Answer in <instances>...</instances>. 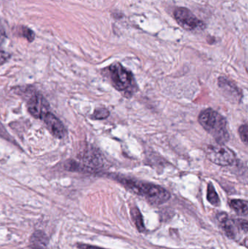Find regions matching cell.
<instances>
[{
	"mask_svg": "<svg viewBox=\"0 0 248 249\" xmlns=\"http://www.w3.org/2000/svg\"><path fill=\"white\" fill-rule=\"evenodd\" d=\"M131 216L138 231L140 232H144L145 231V225H144V219L139 209L133 208L131 210Z\"/></svg>",
	"mask_w": 248,
	"mask_h": 249,
	"instance_id": "11",
	"label": "cell"
},
{
	"mask_svg": "<svg viewBox=\"0 0 248 249\" xmlns=\"http://www.w3.org/2000/svg\"><path fill=\"white\" fill-rule=\"evenodd\" d=\"M239 134H240L243 143L247 145L248 136V126L247 124H244L240 126V128H239Z\"/></svg>",
	"mask_w": 248,
	"mask_h": 249,
	"instance_id": "15",
	"label": "cell"
},
{
	"mask_svg": "<svg viewBox=\"0 0 248 249\" xmlns=\"http://www.w3.org/2000/svg\"><path fill=\"white\" fill-rule=\"evenodd\" d=\"M28 110L29 113L37 119H42L48 113L49 105L43 96L39 94H34L31 96L27 103Z\"/></svg>",
	"mask_w": 248,
	"mask_h": 249,
	"instance_id": "6",
	"label": "cell"
},
{
	"mask_svg": "<svg viewBox=\"0 0 248 249\" xmlns=\"http://www.w3.org/2000/svg\"><path fill=\"white\" fill-rule=\"evenodd\" d=\"M198 121L218 143L224 144L230 140L225 118L213 109H207L199 114Z\"/></svg>",
	"mask_w": 248,
	"mask_h": 249,
	"instance_id": "3",
	"label": "cell"
},
{
	"mask_svg": "<svg viewBox=\"0 0 248 249\" xmlns=\"http://www.w3.org/2000/svg\"><path fill=\"white\" fill-rule=\"evenodd\" d=\"M230 206L239 214H248V203L243 200H231L230 201Z\"/></svg>",
	"mask_w": 248,
	"mask_h": 249,
	"instance_id": "12",
	"label": "cell"
},
{
	"mask_svg": "<svg viewBox=\"0 0 248 249\" xmlns=\"http://www.w3.org/2000/svg\"><path fill=\"white\" fill-rule=\"evenodd\" d=\"M207 200L214 206H219L221 201L212 183H209L207 190Z\"/></svg>",
	"mask_w": 248,
	"mask_h": 249,
	"instance_id": "13",
	"label": "cell"
},
{
	"mask_svg": "<svg viewBox=\"0 0 248 249\" xmlns=\"http://www.w3.org/2000/svg\"><path fill=\"white\" fill-rule=\"evenodd\" d=\"M174 17L177 23L187 31L202 29L203 22L198 18L186 7H179L175 10Z\"/></svg>",
	"mask_w": 248,
	"mask_h": 249,
	"instance_id": "5",
	"label": "cell"
},
{
	"mask_svg": "<svg viewBox=\"0 0 248 249\" xmlns=\"http://www.w3.org/2000/svg\"><path fill=\"white\" fill-rule=\"evenodd\" d=\"M218 87L221 89L224 96L231 102H240L242 99V92L235 83L229 80L227 77H221L218 78Z\"/></svg>",
	"mask_w": 248,
	"mask_h": 249,
	"instance_id": "7",
	"label": "cell"
},
{
	"mask_svg": "<svg viewBox=\"0 0 248 249\" xmlns=\"http://www.w3.org/2000/svg\"><path fill=\"white\" fill-rule=\"evenodd\" d=\"M21 33L23 36L27 39L29 42H32L34 39V33L27 27H23L21 29Z\"/></svg>",
	"mask_w": 248,
	"mask_h": 249,
	"instance_id": "16",
	"label": "cell"
},
{
	"mask_svg": "<svg viewBox=\"0 0 248 249\" xmlns=\"http://www.w3.org/2000/svg\"><path fill=\"white\" fill-rule=\"evenodd\" d=\"M79 249H104L100 247H94V246L87 245V244H78L77 245Z\"/></svg>",
	"mask_w": 248,
	"mask_h": 249,
	"instance_id": "18",
	"label": "cell"
},
{
	"mask_svg": "<svg viewBox=\"0 0 248 249\" xmlns=\"http://www.w3.org/2000/svg\"><path fill=\"white\" fill-rule=\"evenodd\" d=\"M210 160L221 166H230L236 162L235 153L222 143L210 146L208 149Z\"/></svg>",
	"mask_w": 248,
	"mask_h": 249,
	"instance_id": "4",
	"label": "cell"
},
{
	"mask_svg": "<svg viewBox=\"0 0 248 249\" xmlns=\"http://www.w3.org/2000/svg\"><path fill=\"white\" fill-rule=\"evenodd\" d=\"M48 243V237L40 231L34 232L30 239L31 247L33 249H46Z\"/></svg>",
	"mask_w": 248,
	"mask_h": 249,
	"instance_id": "10",
	"label": "cell"
},
{
	"mask_svg": "<svg viewBox=\"0 0 248 249\" xmlns=\"http://www.w3.org/2000/svg\"><path fill=\"white\" fill-rule=\"evenodd\" d=\"M113 87L126 97H131L138 90L133 74L119 63H114L104 70Z\"/></svg>",
	"mask_w": 248,
	"mask_h": 249,
	"instance_id": "2",
	"label": "cell"
},
{
	"mask_svg": "<svg viewBox=\"0 0 248 249\" xmlns=\"http://www.w3.org/2000/svg\"><path fill=\"white\" fill-rule=\"evenodd\" d=\"M217 218L226 235L231 239L235 238L237 235V230H240L239 222L231 220L225 213H219Z\"/></svg>",
	"mask_w": 248,
	"mask_h": 249,
	"instance_id": "9",
	"label": "cell"
},
{
	"mask_svg": "<svg viewBox=\"0 0 248 249\" xmlns=\"http://www.w3.org/2000/svg\"><path fill=\"white\" fill-rule=\"evenodd\" d=\"M119 181L132 193L142 196L149 203L155 206L163 204L170 198V193L167 190L156 184L125 178H119Z\"/></svg>",
	"mask_w": 248,
	"mask_h": 249,
	"instance_id": "1",
	"label": "cell"
},
{
	"mask_svg": "<svg viewBox=\"0 0 248 249\" xmlns=\"http://www.w3.org/2000/svg\"><path fill=\"white\" fill-rule=\"evenodd\" d=\"M6 37H7V36H6L5 30H4V27H3L2 24L0 21V47L4 43Z\"/></svg>",
	"mask_w": 248,
	"mask_h": 249,
	"instance_id": "17",
	"label": "cell"
},
{
	"mask_svg": "<svg viewBox=\"0 0 248 249\" xmlns=\"http://www.w3.org/2000/svg\"><path fill=\"white\" fill-rule=\"evenodd\" d=\"M109 112L108 109L105 108H100V109H96L93 113V118L97 120L106 119L109 117Z\"/></svg>",
	"mask_w": 248,
	"mask_h": 249,
	"instance_id": "14",
	"label": "cell"
},
{
	"mask_svg": "<svg viewBox=\"0 0 248 249\" xmlns=\"http://www.w3.org/2000/svg\"><path fill=\"white\" fill-rule=\"evenodd\" d=\"M49 131L55 137L62 139L65 136L66 129L64 124L53 114L48 112L42 118Z\"/></svg>",
	"mask_w": 248,
	"mask_h": 249,
	"instance_id": "8",
	"label": "cell"
}]
</instances>
